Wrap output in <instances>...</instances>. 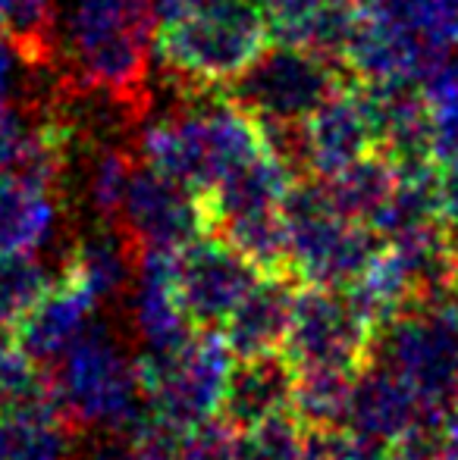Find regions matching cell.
Returning <instances> with one entry per match:
<instances>
[{
    "mask_svg": "<svg viewBox=\"0 0 458 460\" xmlns=\"http://www.w3.org/2000/svg\"><path fill=\"white\" fill-rule=\"evenodd\" d=\"M157 41L154 0H54L48 57L67 88L139 101Z\"/></svg>",
    "mask_w": 458,
    "mask_h": 460,
    "instance_id": "6da1fadb",
    "label": "cell"
},
{
    "mask_svg": "<svg viewBox=\"0 0 458 460\" xmlns=\"http://www.w3.org/2000/svg\"><path fill=\"white\" fill-rule=\"evenodd\" d=\"M267 151L255 116L229 94H208V88L183 110L139 128L141 160L195 188L202 198Z\"/></svg>",
    "mask_w": 458,
    "mask_h": 460,
    "instance_id": "7a4b0ae2",
    "label": "cell"
},
{
    "mask_svg": "<svg viewBox=\"0 0 458 460\" xmlns=\"http://www.w3.org/2000/svg\"><path fill=\"white\" fill-rule=\"evenodd\" d=\"M270 44L257 0H204L157 25L160 66L185 88H227Z\"/></svg>",
    "mask_w": 458,
    "mask_h": 460,
    "instance_id": "3957f363",
    "label": "cell"
},
{
    "mask_svg": "<svg viewBox=\"0 0 458 460\" xmlns=\"http://www.w3.org/2000/svg\"><path fill=\"white\" fill-rule=\"evenodd\" d=\"M364 360L409 382L427 411L458 407V301H409L371 332Z\"/></svg>",
    "mask_w": 458,
    "mask_h": 460,
    "instance_id": "277c9868",
    "label": "cell"
},
{
    "mask_svg": "<svg viewBox=\"0 0 458 460\" xmlns=\"http://www.w3.org/2000/svg\"><path fill=\"white\" fill-rule=\"evenodd\" d=\"M289 235V273L305 285L346 288L367 273L386 242L371 226L348 219L324 179H295L283 198Z\"/></svg>",
    "mask_w": 458,
    "mask_h": 460,
    "instance_id": "5b68a950",
    "label": "cell"
},
{
    "mask_svg": "<svg viewBox=\"0 0 458 460\" xmlns=\"http://www.w3.org/2000/svg\"><path fill=\"white\" fill-rule=\"evenodd\" d=\"M352 79L339 60L295 44H267L264 54L227 85V94L257 122H308Z\"/></svg>",
    "mask_w": 458,
    "mask_h": 460,
    "instance_id": "8992f818",
    "label": "cell"
},
{
    "mask_svg": "<svg viewBox=\"0 0 458 460\" xmlns=\"http://www.w3.org/2000/svg\"><path fill=\"white\" fill-rule=\"evenodd\" d=\"M57 401L88 423H104L132 436L151 413L148 394L141 398V382L135 367L116 351L113 339L98 326H88L82 339L67 351L57 382Z\"/></svg>",
    "mask_w": 458,
    "mask_h": 460,
    "instance_id": "52a82bcc",
    "label": "cell"
},
{
    "mask_svg": "<svg viewBox=\"0 0 458 460\" xmlns=\"http://www.w3.org/2000/svg\"><path fill=\"white\" fill-rule=\"evenodd\" d=\"M367 341H371V326L352 307L346 288L299 285L292 323L283 341V354L292 360L295 369H358L364 364Z\"/></svg>",
    "mask_w": 458,
    "mask_h": 460,
    "instance_id": "ba28073f",
    "label": "cell"
},
{
    "mask_svg": "<svg viewBox=\"0 0 458 460\" xmlns=\"http://www.w3.org/2000/svg\"><path fill=\"white\" fill-rule=\"evenodd\" d=\"M116 223L139 248L160 251H183L211 232L202 194L145 160L135 164Z\"/></svg>",
    "mask_w": 458,
    "mask_h": 460,
    "instance_id": "9c48e42d",
    "label": "cell"
},
{
    "mask_svg": "<svg viewBox=\"0 0 458 460\" xmlns=\"http://www.w3.org/2000/svg\"><path fill=\"white\" fill-rule=\"evenodd\" d=\"M179 261V297L195 323V329H223L232 310L242 304V297L255 288L264 270L255 261L223 242L220 235L195 238L176 254Z\"/></svg>",
    "mask_w": 458,
    "mask_h": 460,
    "instance_id": "30bf717a",
    "label": "cell"
},
{
    "mask_svg": "<svg viewBox=\"0 0 458 460\" xmlns=\"http://www.w3.org/2000/svg\"><path fill=\"white\" fill-rule=\"evenodd\" d=\"M305 145L308 172L318 179H333L364 154L380 151L377 122L358 79H348L305 122Z\"/></svg>",
    "mask_w": 458,
    "mask_h": 460,
    "instance_id": "8fae6325",
    "label": "cell"
},
{
    "mask_svg": "<svg viewBox=\"0 0 458 460\" xmlns=\"http://www.w3.org/2000/svg\"><path fill=\"white\" fill-rule=\"evenodd\" d=\"M176 254L179 251L141 248L132 276V316L148 351H183L198 332L179 297Z\"/></svg>",
    "mask_w": 458,
    "mask_h": 460,
    "instance_id": "7c38bea8",
    "label": "cell"
},
{
    "mask_svg": "<svg viewBox=\"0 0 458 460\" xmlns=\"http://www.w3.org/2000/svg\"><path fill=\"white\" fill-rule=\"evenodd\" d=\"M295 379L299 369L283 351L236 358L217 417H223L238 432L255 429L264 420L292 411Z\"/></svg>",
    "mask_w": 458,
    "mask_h": 460,
    "instance_id": "4fadbf2b",
    "label": "cell"
},
{
    "mask_svg": "<svg viewBox=\"0 0 458 460\" xmlns=\"http://www.w3.org/2000/svg\"><path fill=\"white\" fill-rule=\"evenodd\" d=\"M301 279L295 273H264L255 288L242 297L232 316L223 326L229 348L236 358H255V354L283 351L289 323H292V304Z\"/></svg>",
    "mask_w": 458,
    "mask_h": 460,
    "instance_id": "5bb4252c",
    "label": "cell"
},
{
    "mask_svg": "<svg viewBox=\"0 0 458 460\" xmlns=\"http://www.w3.org/2000/svg\"><path fill=\"white\" fill-rule=\"evenodd\" d=\"M418 411H421V401L415 398L409 382L399 379L392 369L371 364V360L358 367L352 382V398H348L346 426L396 442L415 423Z\"/></svg>",
    "mask_w": 458,
    "mask_h": 460,
    "instance_id": "9a60e30c",
    "label": "cell"
},
{
    "mask_svg": "<svg viewBox=\"0 0 458 460\" xmlns=\"http://www.w3.org/2000/svg\"><path fill=\"white\" fill-rule=\"evenodd\" d=\"M92 307L94 297L73 276H67V282L48 288V295L25 314L22 332H19L22 351L29 358H50V354L69 351L92 326L88 323Z\"/></svg>",
    "mask_w": 458,
    "mask_h": 460,
    "instance_id": "2e32d148",
    "label": "cell"
},
{
    "mask_svg": "<svg viewBox=\"0 0 458 460\" xmlns=\"http://www.w3.org/2000/svg\"><path fill=\"white\" fill-rule=\"evenodd\" d=\"M60 207L54 188L0 176V251H38L54 242Z\"/></svg>",
    "mask_w": 458,
    "mask_h": 460,
    "instance_id": "e0dca14e",
    "label": "cell"
},
{
    "mask_svg": "<svg viewBox=\"0 0 458 460\" xmlns=\"http://www.w3.org/2000/svg\"><path fill=\"white\" fill-rule=\"evenodd\" d=\"M132 238L126 235L120 223L107 219L101 229L88 232L73 251V263H69V276L98 301V297H111L132 282Z\"/></svg>",
    "mask_w": 458,
    "mask_h": 460,
    "instance_id": "ac0fdd59",
    "label": "cell"
},
{
    "mask_svg": "<svg viewBox=\"0 0 458 460\" xmlns=\"http://www.w3.org/2000/svg\"><path fill=\"white\" fill-rule=\"evenodd\" d=\"M330 188L337 207L346 213L348 219L358 223H371V217L380 207L390 200V194L396 191L399 176L392 160L383 151L364 154L361 160H355L352 166H346L343 172H337L333 179H324Z\"/></svg>",
    "mask_w": 458,
    "mask_h": 460,
    "instance_id": "d6986e66",
    "label": "cell"
},
{
    "mask_svg": "<svg viewBox=\"0 0 458 460\" xmlns=\"http://www.w3.org/2000/svg\"><path fill=\"white\" fill-rule=\"evenodd\" d=\"M358 369L337 367H308L299 369L292 394V413L305 429H337L346 426L352 382Z\"/></svg>",
    "mask_w": 458,
    "mask_h": 460,
    "instance_id": "ffe728a7",
    "label": "cell"
},
{
    "mask_svg": "<svg viewBox=\"0 0 458 460\" xmlns=\"http://www.w3.org/2000/svg\"><path fill=\"white\" fill-rule=\"evenodd\" d=\"M48 288V273L29 251H0V323L22 320Z\"/></svg>",
    "mask_w": 458,
    "mask_h": 460,
    "instance_id": "44dd1931",
    "label": "cell"
},
{
    "mask_svg": "<svg viewBox=\"0 0 458 460\" xmlns=\"http://www.w3.org/2000/svg\"><path fill=\"white\" fill-rule=\"evenodd\" d=\"M67 442L54 420L22 417L6 411L0 417V460H63Z\"/></svg>",
    "mask_w": 458,
    "mask_h": 460,
    "instance_id": "7402d4cb",
    "label": "cell"
},
{
    "mask_svg": "<svg viewBox=\"0 0 458 460\" xmlns=\"http://www.w3.org/2000/svg\"><path fill=\"white\" fill-rule=\"evenodd\" d=\"M305 455V426L292 411L257 423L255 429L238 432L236 460H301Z\"/></svg>",
    "mask_w": 458,
    "mask_h": 460,
    "instance_id": "603a6c76",
    "label": "cell"
},
{
    "mask_svg": "<svg viewBox=\"0 0 458 460\" xmlns=\"http://www.w3.org/2000/svg\"><path fill=\"white\" fill-rule=\"evenodd\" d=\"M132 157H129L122 147L113 145H101L94 151L92 164H88V176H85V194L92 200V207L101 213L104 219H116L120 204L126 198L129 179H132Z\"/></svg>",
    "mask_w": 458,
    "mask_h": 460,
    "instance_id": "cb8c5ba5",
    "label": "cell"
},
{
    "mask_svg": "<svg viewBox=\"0 0 458 460\" xmlns=\"http://www.w3.org/2000/svg\"><path fill=\"white\" fill-rule=\"evenodd\" d=\"M54 0H0L6 35L29 50V57H48V25Z\"/></svg>",
    "mask_w": 458,
    "mask_h": 460,
    "instance_id": "d4e9b609",
    "label": "cell"
},
{
    "mask_svg": "<svg viewBox=\"0 0 458 460\" xmlns=\"http://www.w3.org/2000/svg\"><path fill=\"white\" fill-rule=\"evenodd\" d=\"M31 57L13 38H0V116L16 107V97L29 85Z\"/></svg>",
    "mask_w": 458,
    "mask_h": 460,
    "instance_id": "484cf974",
    "label": "cell"
},
{
    "mask_svg": "<svg viewBox=\"0 0 458 460\" xmlns=\"http://www.w3.org/2000/svg\"><path fill=\"white\" fill-rule=\"evenodd\" d=\"M0 38H6V22H4V16H0Z\"/></svg>",
    "mask_w": 458,
    "mask_h": 460,
    "instance_id": "4316f807",
    "label": "cell"
},
{
    "mask_svg": "<svg viewBox=\"0 0 458 460\" xmlns=\"http://www.w3.org/2000/svg\"><path fill=\"white\" fill-rule=\"evenodd\" d=\"M257 4H261V0H257Z\"/></svg>",
    "mask_w": 458,
    "mask_h": 460,
    "instance_id": "83f0119b",
    "label": "cell"
}]
</instances>
